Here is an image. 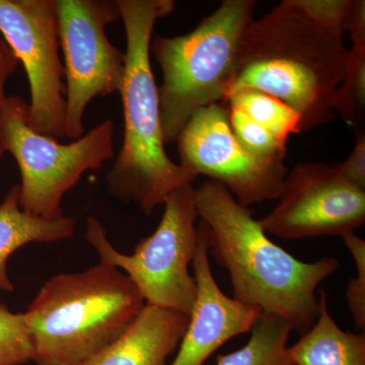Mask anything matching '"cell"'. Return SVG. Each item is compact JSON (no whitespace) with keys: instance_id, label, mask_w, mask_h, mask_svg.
<instances>
[{"instance_id":"cell-9","label":"cell","mask_w":365,"mask_h":365,"mask_svg":"<svg viewBox=\"0 0 365 365\" xmlns=\"http://www.w3.org/2000/svg\"><path fill=\"white\" fill-rule=\"evenodd\" d=\"M0 35L25 68L29 123L41 134L66 137V71L60 59L55 0H0Z\"/></svg>"},{"instance_id":"cell-18","label":"cell","mask_w":365,"mask_h":365,"mask_svg":"<svg viewBox=\"0 0 365 365\" xmlns=\"http://www.w3.org/2000/svg\"><path fill=\"white\" fill-rule=\"evenodd\" d=\"M335 112L348 124L364 125L365 112V48L352 47L344 78L338 88Z\"/></svg>"},{"instance_id":"cell-10","label":"cell","mask_w":365,"mask_h":365,"mask_svg":"<svg viewBox=\"0 0 365 365\" xmlns=\"http://www.w3.org/2000/svg\"><path fill=\"white\" fill-rule=\"evenodd\" d=\"M176 143L182 167L222 185L245 207L280 196L288 173L284 162L263 160L245 150L222 103L197 110Z\"/></svg>"},{"instance_id":"cell-16","label":"cell","mask_w":365,"mask_h":365,"mask_svg":"<svg viewBox=\"0 0 365 365\" xmlns=\"http://www.w3.org/2000/svg\"><path fill=\"white\" fill-rule=\"evenodd\" d=\"M292 327L275 314L262 313L241 349L218 355L217 365H295L288 353Z\"/></svg>"},{"instance_id":"cell-23","label":"cell","mask_w":365,"mask_h":365,"mask_svg":"<svg viewBox=\"0 0 365 365\" xmlns=\"http://www.w3.org/2000/svg\"><path fill=\"white\" fill-rule=\"evenodd\" d=\"M335 168L346 181L357 188L365 190L364 131L357 133L356 143L347 160Z\"/></svg>"},{"instance_id":"cell-7","label":"cell","mask_w":365,"mask_h":365,"mask_svg":"<svg viewBox=\"0 0 365 365\" xmlns=\"http://www.w3.org/2000/svg\"><path fill=\"white\" fill-rule=\"evenodd\" d=\"M29 103L9 96L0 117V143L19 169L20 205L25 212L53 220L63 217L62 200L88 170H98L114 157V123L107 119L76 140L63 144L34 130Z\"/></svg>"},{"instance_id":"cell-19","label":"cell","mask_w":365,"mask_h":365,"mask_svg":"<svg viewBox=\"0 0 365 365\" xmlns=\"http://www.w3.org/2000/svg\"><path fill=\"white\" fill-rule=\"evenodd\" d=\"M230 129L248 153L268 160H284L287 153V140L274 135L254 122L237 108L225 106Z\"/></svg>"},{"instance_id":"cell-14","label":"cell","mask_w":365,"mask_h":365,"mask_svg":"<svg viewBox=\"0 0 365 365\" xmlns=\"http://www.w3.org/2000/svg\"><path fill=\"white\" fill-rule=\"evenodd\" d=\"M76 225L74 216L47 220L25 212L20 205V185H14L0 203V290L14 292L7 269L14 252L32 242L51 244L71 239Z\"/></svg>"},{"instance_id":"cell-15","label":"cell","mask_w":365,"mask_h":365,"mask_svg":"<svg viewBox=\"0 0 365 365\" xmlns=\"http://www.w3.org/2000/svg\"><path fill=\"white\" fill-rule=\"evenodd\" d=\"M318 319L288 347L295 365H365V334L345 332L329 312L325 290H319Z\"/></svg>"},{"instance_id":"cell-6","label":"cell","mask_w":365,"mask_h":365,"mask_svg":"<svg viewBox=\"0 0 365 365\" xmlns=\"http://www.w3.org/2000/svg\"><path fill=\"white\" fill-rule=\"evenodd\" d=\"M162 220L150 237L140 240L131 255L118 251L102 222L86 218V240L101 263L123 271L148 306L190 316L196 302L195 278L189 267L198 246L195 188L182 185L165 198Z\"/></svg>"},{"instance_id":"cell-8","label":"cell","mask_w":365,"mask_h":365,"mask_svg":"<svg viewBox=\"0 0 365 365\" xmlns=\"http://www.w3.org/2000/svg\"><path fill=\"white\" fill-rule=\"evenodd\" d=\"M66 71V137L86 133L83 117L95 98L119 93L126 54L108 38L106 26L121 19L117 0H55Z\"/></svg>"},{"instance_id":"cell-20","label":"cell","mask_w":365,"mask_h":365,"mask_svg":"<svg viewBox=\"0 0 365 365\" xmlns=\"http://www.w3.org/2000/svg\"><path fill=\"white\" fill-rule=\"evenodd\" d=\"M33 343L24 313L0 302V365H23L33 360Z\"/></svg>"},{"instance_id":"cell-5","label":"cell","mask_w":365,"mask_h":365,"mask_svg":"<svg viewBox=\"0 0 365 365\" xmlns=\"http://www.w3.org/2000/svg\"><path fill=\"white\" fill-rule=\"evenodd\" d=\"M255 6L254 0H225L192 32L151 39L163 72L158 95L165 144L176 143L197 110L225 102Z\"/></svg>"},{"instance_id":"cell-11","label":"cell","mask_w":365,"mask_h":365,"mask_svg":"<svg viewBox=\"0 0 365 365\" xmlns=\"http://www.w3.org/2000/svg\"><path fill=\"white\" fill-rule=\"evenodd\" d=\"M275 207L258 222L266 235L292 240L344 235L365 222V190L335 167L302 163L287 173Z\"/></svg>"},{"instance_id":"cell-1","label":"cell","mask_w":365,"mask_h":365,"mask_svg":"<svg viewBox=\"0 0 365 365\" xmlns=\"http://www.w3.org/2000/svg\"><path fill=\"white\" fill-rule=\"evenodd\" d=\"M195 204L209 253L230 275L232 299L280 317L299 336L307 332L319 317L317 289L339 262L295 258L271 241L253 211L218 182L195 189Z\"/></svg>"},{"instance_id":"cell-13","label":"cell","mask_w":365,"mask_h":365,"mask_svg":"<svg viewBox=\"0 0 365 365\" xmlns=\"http://www.w3.org/2000/svg\"><path fill=\"white\" fill-rule=\"evenodd\" d=\"M188 323L186 314L145 304L119 339L83 365H165Z\"/></svg>"},{"instance_id":"cell-25","label":"cell","mask_w":365,"mask_h":365,"mask_svg":"<svg viewBox=\"0 0 365 365\" xmlns=\"http://www.w3.org/2000/svg\"><path fill=\"white\" fill-rule=\"evenodd\" d=\"M347 32L353 47L365 48V1L353 0V9Z\"/></svg>"},{"instance_id":"cell-3","label":"cell","mask_w":365,"mask_h":365,"mask_svg":"<svg viewBox=\"0 0 365 365\" xmlns=\"http://www.w3.org/2000/svg\"><path fill=\"white\" fill-rule=\"evenodd\" d=\"M126 34V71L121 96L124 138L106 176L108 193L133 203L146 216L197 175L165 153L160 95L150 64V42L160 19L172 14L173 0H117Z\"/></svg>"},{"instance_id":"cell-2","label":"cell","mask_w":365,"mask_h":365,"mask_svg":"<svg viewBox=\"0 0 365 365\" xmlns=\"http://www.w3.org/2000/svg\"><path fill=\"white\" fill-rule=\"evenodd\" d=\"M342 38L283 0L245 31L227 97L252 88L279 98L299 115L302 133L329 123L349 54Z\"/></svg>"},{"instance_id":"cell-4","label":"cell","mask_w":365,"mask_h":365,"mask_svg":"<svg viewBox=\"0 0 365 365\" xmlns=\"http://www.w3.org/2000/svg\"><path fill=\"white\" fill-rule=\"evenodd\" d=\"M145 302L130 278L98 263L46 281L24 313L38 365H83L119 339Z\"/></svg>"},{"instance_id":"cell-12","label":"cell","mask_w":365,"mask_h":365,"mask_svg":"<svg viewBox=\"0 0 365 365\" xmlns=\"http://www.w3.org/2000/svg\"><path fill=\"white\" fill-rule=\"evenodd\" d=\"M198 246L192 262L197 285L196 302L170 365H203L227 341L251 332L263 312L246 306L223 294L213 277L208 244L202 228L197 225Z\"/></svg>"},{"instance_id":"cell-22","label":"cell","mask_w":365,"mask_h":365,"mask_svg":"<svg viewBox=\"0 0 365 365\" xmlns=\"http://www.w3.org/2000/svg\"><path fill=\"white\" fill-rule=\"evenodd\" d=\"M345 246L349 250L356 266V276L350 279L346 289V302L355 328L364 332L365 329V242L354 232L342 235Z\"/></svg>"},{"instance_id":"cell-24","label":"cell","mask_w":365,"mask_h":365,"mask_svg":"<svg viewBox=\"0 0 365 365\" xmlns=\"http://www.w3.org/2000/svg\"><path fill=\"white\" fill-rule=\"evenodd\" d=\"M20 62L11 49L6 40L0 35V117L6 105V85L9 78L16 72ZM4 151L0 143V160L4 157Z\"/></svg>"},{"instance_id":"cell-17","label":"cell","mask_w":365,"mask_h":365,"mask_svg":"<svg viewBox=\"0 0 365 365\" xmlns=\"http://www.w3.org/2000/svg\"><path fill=\"white\" fill-rule=\"evenodd\" d=\"M230 107L245 113L254 122L279 138L288 140L292 134H300V118L279 98L263 91L242 88L225 101Z\"/></svg>"},{"instance_id":"cell-21","label":"cell","mask_w":365,"mask_h":365,"mask_svg":"<svg viewBox=\"0 0 365 365\" xmlns=\"http://www.w3.org/2000/svg\"><path fill=\"white\" fill-rule=\"evenodd\" d=\"M290 2L328 32L340 37L347 32L353 0H290Z\"/></svg>"}]
</instances>
